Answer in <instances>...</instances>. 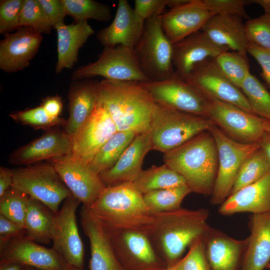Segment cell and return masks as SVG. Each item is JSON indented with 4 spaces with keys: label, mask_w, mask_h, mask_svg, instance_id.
I'll return each mask as SVG.
<instances>
[{
    "label": "cell",
    "mask_w": 270,
    "mask_h": 270,
    "mask_svg": "<svg viewBox=\"0 0 270 270\" xmlns=\"http://www.w3.org/2000/svg\"><path fill=\"white\" fill-rule=\"evenodd\" d=\"M153 222L148 234L156 252L168 267L182 258L187 248L202 237L210 228L206 208H180L152 214Z\"/></svg>",
    "instance_id": "cell-1"
},
{
    "label": "cell",
    "mask_w": 270,
    "mask_h": 270,
    "mask_svg": "<svg viewBox=\"0 0 270 270\" xmlns=\"http://www.w3.org/2000/svg\"><path fill=\"white\" fill-rule=\"evenodd\" d=\"M164 164L180 174L192 192L211 196L218 166L212 135L206 130L164 155Z\"/></svg>",
    "instance_id": "cell-2"
},
{
    "label": "cell",
    "mask_w": 270,
    "mask_h": 270,
    "mask_svg": "<svg viewBox=\"0 0 270 270\" xmlns=\"http://www.w3.org/2000/svg\"><path fill=\"white\" fill-rule=\"evenodd\" d=\"M98 100L118 131L137 134L149 130L154 102L140 82L104 79L99 83Z\"/></svg>",
    "instance_id": "cell-3"
},
{
    "label": "cell",
    "mask_w": 270,
    "mask_h": 270,
    "mask_svg": "<svg viewBox=\"0 0 270 270\" xmlns=\"http://www.w3.org/2000/svg\"><path fill=\"white\" fill-rule=\"evenodd\" d=\"M106 230H133L148 234L153 216L132 182L106 187L89 208Z\"/></svg>",
    "instance_id": "cell-4"
},
{
    "label": "cell",
    "mask_w": 270,
    "mask_h": 270,
    "mask_svg": "<svg viewBox=\"0 0 270 270\" xmlns=\"http://www.w3.org/2000/svg\"><path fill=\"white\" fill-rule=\"evenodd\" d=\"M214 124L207 117L154 102L149 129L153 150L166 153L208 130Z\"/></svg>",
    "instance_id": "cell-5"
},
{
    "label": "cell",
    "mask_w": 270,
    "mask_h": 270,
    "mask_svg": "<svg viewBox=\"0 0 270 270\" xmlns=\"http://www.w3.org/2000/svg\"><path fill=\"white\" fill-rule=\"evenodd\" d=\"M134 50L142 70L150 80H163L175 74L172 44L162 28L160 15H154L146 20Z\"/></svg>",
    "instance_id": "cell-6"
},
{
    "label": "cell",
    "mask_w": 270,
    "mask_h": 270,
    "mask_svg": "<svg viewBox=\"0 0 270 270\" xmlns=\"http://www.w3.org/2000/svg\"><path fill=\"white\" fill-rule=\"evenodd\" d=\"M12 186L40 202L54 214L72 194L50 163L38 164L13 170Z\"/></svg>",
    "instance_id": "cell-7"
},
{
    "label": "cell",
    "mask_w": 270,
    "mask_h": 270,
    "mask_svg": "<svg viewBox=\"0 0 270 270\" xmlns=\"http://www.w3.org/2000/svg\"><path fill=\"white\" fill-rule=\"evenodd\" d=\"M208 131L216 144L218 166L210 203L220 205L230 195L236 178L244 162L260 148L258 144H244L234 140L216 124Z\"/></svg>",
    "instance_id": "cell-8"
},
{
    "label": "cell",
    "mask_w": 270,
    "mask_h": 270,
    "mask_svg": "<svg viewBox=\"0 0 270 270\" xmlns=\"http://www.w3.org/2000/svg\"><path fill=\"white\" fill-rule=\"evenodd\" d=\"M208 100L207 117L234 140L258 144L264 134H270V120L226 102Z\"/></svg>",
    "instance_id": "cell-9"
},
{
    "label": "cell",
    "mask_w": 270,
    "mask_h": 270,
    "mask_svg": "<svg viewBox=\"0 0 270 270\" xmlns=\"http://www.w3.org/2000/svg\"><path fill=\"white\" fill-rule=\"evenodd\" d=\"M96 76L113 80H150L140 68L134 48L122 45L104 47L96 61L78 68L72 78L78 80Z\"/></svg>",
    "instance_id": "cell-10"
},
{
    "label": "cell",
    "mask_w": 270,
    "mask_h": 270,
    "mask_svg": "<svg viewBox=\"0 0 270 270\" xmlns=\"http://www.w3.org/2000/svg\"><path fill=\"white\" fill-rule=\"evenodd\" d=\"M106 231L124 270H164L168 268L146 233L133 230Z\"/></svg>",
    "instance_id": "cell-11"
},
{
    "label": "cell",
    "mask_w": 270,
    "mask_h": 270,
    "mask_svg": "<svg viewBox=\"0 0 270 270\" xmlns=\"http://www.w3.org/2000/svg\"><path fill=\"white\" fill-rule=\"evenodd\" d=\"M182 80L208 100L226 102L252 113L242 92L224 76L214 58L196 64Z\"/></svg>",
    "instance_id": "cell-12"
},
{
    "label": "cell",
    "mask_w": 270,
    "mask_h": 270,
    "mask_svg": "<svg viewBox=\"0 0 270 270\" xmlns=\"http://www.w3.org/2000/svg\"><path fill=\"white\" fill-rule=\"evenodd\" d=\"M80 202L71 194L62 208L54 214L52 242V248L70 266L84 270V250L76 218V210Z\"/></svg>",
    "instance_id": "cell-13"
},
{
    "label": "cell",
    "mask_w": 270,
    "mask_h": 270,
    "mask_svg": "<svg viewBox=\"0 0 270 270\" xmlns=\"http://www.w3.org/2000/svg\"><path fill=\"white\" fill-rule=\"evenodd\" d=\"M140 82L154 102L180 111L207 117L208 99L176 72L170 78L163 80Z\"/></svg>",
    "instance_id": "cell-14"
},
{
    "label": "cell",
    "mask_w": 270,
    "mask_h": 270,
    "mask_svg": "<svg viewBox=\"0 0 270 270\" xmlns=\"http://www.w3.org/2000/svg\"><path fill=\"white\" fill-rule=\"evenodd\" d=\"M48 162L72 194L88 208H90L107 187L99 174L88 164L73 158L70 154Z\"/></svg>",
    "instance_id": "cell-15"
},
{
    "label": "cell",
    "mask_w": 270,
    "mask_h": 270,
    "mask_svg": "<svg viewBox=\"0 0 270 270\" xmlns=\"http://www.w3.org/2000/svg\"><path fill=\"white\" fill-rule=\"evenodd\" d=\"M117 131L109 113L98 100L90 118L72 137L70 155L89 165L102 146Z\"/></svg>",
    "instance_id": "cell-16"
},
{
    "label": "cell",
    "mask_w": 270,
    "mask_h": 270,
    "mask_svg": "<svg viewBox=\"0 0 270 270\" xmlns=\"http://www.w3.org/2000/svg\"><path fill=\"white\" fill-rule=\"evenodd\" d=\"M16 262L38 270H66L69 266L56 250L46 248L26 235L0 246V263Z\"/></svg>",
    "instance_id": "cell-17"
},
{
    "label": "cell",
    "mask_w": 270,
    "mask_h": 270,
    "mask_svg": "<svg viewBox=\"0 0 270 270\" xmlns=\"http://www.w3.org/2000/svg\"><path fill=\"white\" fill-rule=\"evenodd\" d=\"M42 36L30 26L19 27L7 33L0 42V68L6 72H16L27 67L38 50Z\"/></svg>",
    "instance_id": "cell-18"
},
{
    "label": "cell",
    "mask_w": 270,
    "mask_h": 270,
    "mask_svg": "<svg viewBox=\"0 0 270 270\" xmlns=\"http://www.w3.org/2000/svg\"><path fill=\"white\" fill-rule=\"evenodd\" d=\"M72 137L64 130L52 128L28 144L18 148L10 155L9 162L14 165L29 166L44 160L70 154Z\"/></svg>",
    "instance_id": "cell-19"
},
{
    "label": "cell",
    "mask_w": 270,
    "mask_h": 270,
    "mask_svg": "<svg viewBox=\"0 0 270 270\" xmlns=\"http://www.w3.org/2000/svg\"><path fill=\"white\" fill-rule=\"evenodd\" d=\"M214 16L202 0H190L160 14V20L165 35L174 44L200 30Z\"/></svg>",
    "instance_id": "cell-20"
},
{
    "label": "cell",
    "mask_w": 270,
    "mask_h": 270,
    "mask_svg": "<svg viewBox=\"0 0 270 270\" xmlns=\"http://www.w3.org/2000/svg\"><path fill=\"white\" fill-rule=\"evenodd\" d=\"M152 150L150 130L137 134L116 164L100 174V177L107 187L133 182L143 170L144 156Z\"/></svg>",
    "instance_id": "cell-21"
},
{
    "label": "cell",
    "mask_w": 270,
    "mask_h": 270,
    "mask_svg": "<svg viewBox=\"0 0 270 270\" xmlns=\"http://www.w3.org/2000/svg\"><path fill=\"white\" fill-rule=\"evenodd\" d=\"M230 49L212 41L199 30L172 44V64L176 74L182 79L196 64L209 58H214Z\"/></svg>",
    "instance_id": "cell-22"
},
{
    "label": "cell",
    "mask_w": 270,
    "mask_h": 270,
    "mask_svg": "<svg viewBox=\"0 0 270 270\" xmlns=\"http://www.w3.org/2000/svg\"><path fill=\"white\" fill-rule=\"evenodd\" d=\"M80 217L84 232L90 244V270H124L116 256L108 234L100 220L84 206Z\"/></svg>",
    "instance_id": "cell-23"
},
{
    "label": "cell",
    "mask_w": 270,
    "mask_h": 270,
    "mask_svg": "<svg viewBox=\"0 0 270 270\" xmlns=\"http://www.w3.org/2000/svg\"><path fill=\"white\" fill-rule=\"evenodd\" d=\"M146 20L138 16L126 0H119L112 23L97 34L104 47L118 45L134 48L144 31Z\"/></svg>",
    "instance_id": "cell-24"
},
{
    "label": "cell",
    "mask_w": 270,
    "mask_h": 270,
    "mask_svg": "<svg viewBox=\"0 0 270 270\" xmlns=\"http://www.w3.org/2000/svg\"><path fill=\"white\" fill-rule=\"evenodd\" d=\"M211 270H240L246 239L234 238L210 226L202 236Z\"/></svg>",
    "instance_id": "cell-25"
},
{
    "label": "cell",
    "mask_w": 270,
    "mask_h": 270,
    "mask_svg": "<svg viewBox=\"0 0 270 270\" xmlns=\"http://www.w3.org/2000/svg\"><path fill=\"white\" fill-rule=\"evenodd\" d=\"M218 212L224 216L240 212L261 214L270 212V172L230 194L220 206Z\"/></svg>",
    "instance_id": "cell-26"
},
{
    "label": "cell",
    "mask_w": 270,
    "mask_h": 270,
    "mask_svg": "<svg viewBox=\"0 0 270 270\" xmlns=\"http://www.w3.org/2000/svg\"><path fill=\"white\" fill-rule=\"evenodd\" d=\"M240 270H264L270 262V212L252 214Z\"/></svg>",
    "instance_id": "cell-27"
},
{
    "label": "cell",
    "mask_w": 270,
    "mask_h": 270,
    "mask_svg": "<svg viewBox=\"0 0 270 270\" xmlns=\"http://www.w3.org/2000/svg\"><path fill=\"white\" fill-rule=\"evenodd\" d=\"M99 83L87 80L72 86L69 94V116L64 131L73 137L88 120L98 100Z\"/></svg>",
    "instance_id": "cell-28"
},
{
    "label": "cell",
    "mask_w": 270,
    "mask_h": 270,
    "mask_svg": "<svg viewBox=\"0 0 270 270\" xmlns=\"http://www.w3.org/2000/svg\"><path fill=\"white\" fill-rule=\"evenodd\" d=\"M57 32L58 61L56 72L71 68L78 60L79 50L94 33L87 20L70 24H60L54 28Z\"/></svg>",
    "instance_id": "cell-29"
},
{
    "label": "cell",
    "mask_w": 270,
    "mask_h": 270,
    "mask_svg": "<svg viewBox=\"0 0 270 270\" xmlns=\"http://www.w3.org/2000/svg\"><path fill=\"white\" fill-rule=\"evenodd\" d=\"M242 18L237 16L214 15L201 30L216 44L227 47L248 58V42Z\"/></svg>",
    "instance_id": "cell-30"
},
{
    "label": "cell",
    "mask_w": 270,
    "mask_h": 270,
    "mask_svg": "<svg viewBox=\"0 0 270 270\" xmlns=\"http://www.w3.org/2000/svg\"><path fill=\"white\" fill-rule=\"evenodd\" d=\"M55 214L40 202L29 196L24 228L26 236L37 243L52 241Z\"/></svg>",
    "instance_id": "cell-31"
},
{
    "label": "cell",
    "mask_w": 270,
    "mask_h": 270,
    "mask_svg": "<svg viewBox=\"0 0 270 270\" xmlns=\"http://www.w3.org/2000/svg\"><path fill=\"white\" fill-rule=\"evenodd\" d=\"M132 183L142 194L152 190L186 185L184 178L165 164L143 170Z\"/></svg>",
    "instance_id": "cell-32"
},
{
    "label": "cell",
    "mask_w": 270,
    "mask_h": 270,
    "mask_svg": "<svg viewBox=\"0 0 270 270\" xmlns=\"http://www.w3.org/2000/svg\"><path fill=\"white\" fill-rule=\"evenodd\" d=\"M136 135L132 132L117 131L100 149L89 164L90 168L99 174L113 166Z\"/></svg>",
    "instance_id": "cell-33"
},
{
    "label": "cell",
    "mask_w": 270,
    "mask_h": 270,
    "mask_svg": "<svg viewBox=\"0 0 270 270\" xmlns=\"http://www.w3.org/2000/svg\"><path fill=\"white\" fill-rule=\"evenodd\" d=\"M192 191L187 185L152 190L142 194L145 204L152 214L178 209Z\"/></svg>",
    "instance_id": "cell-34"
},
{
    "label": "cell",
    "mask_w": 270,
    "mask_h": 270,
    "mask_svg": "<svg viewBox=\"0 0 270 270\" xmlns=\"http://www.w3.org/2000/svg\"><path fill=\"white\" fill-rule=\"evenodd\" d=\"M270 172V164L259 148L248 156L242 164L230 195L256 182Z\"/></svg>",
    "instance_id": "cell-35"
},
{
    "label": "cell",
    "mask_w": 270,
    "mask_h": 270,
    "mask_svg": "<svg viewBox=\"0 0 270 270\" xmlns=\"http://www.w3.org/2000/svg\"><path fill=\"white\" fill-rule=\"evenodd\" d=\"M66 15L78 22L93 19L108 21L112 17L108 6L93 0H62Z\"/></svg>",
    "instance_id": "cell-36"
},
{
    "label": "cell",
    "mask_w": 270,
    "mask_h": 270,
    "mask_svg": "<svg viewBox=\"0 0 270 270\" xmlns=\"http://www.w3.org/2000/svg\"><path fill=\"white\" fill-rule=\"evenodd\" d=\"M240 90L246 96L252 112L270 120V93L259 80L250 72Z\"/></svg>",
    "instance_id": "cell-37"
},
{
    "label": "cell",
    "mask_w": 270,
    "mask_h": 270,
    "mask_svg": "<svg viewBox=\"0 0 270 270\" xmlns=\"http://www.w3.org/2000/svg\"><path fill=\"white\" fill-rule=\"evenodd\" d=\"M224 76L235 86H240L250 73L248 58L236 52H224L214 58Z\"/></svg>",
    "instance_id": "cell-38"
},
{
    "label": "cell",
    "mask_w": 270,
    "mask_h": 270,
    "mask_svg": "<svg viewBox=\"0 0 270 270\" xmlns=\"http://www.w3.org/2000/svg\"><path fill=\"white\" fill-rule=\"evenodd\" d=\"M28 197L12 186L0 198V214L24 228Z\"/></svg>",
    "instance_id": "cell-39"
},
{
    "label": "cell",
    "mask_w": 270,
    "mask_h": 270,
    "mask_svg": "<svg viewBox=\"0 0 270 270\" xmlns=\"http://www.w3.org/2000/svg\"><path fill=\"white\" fill-rule=\"evenodd\" d=\"M10 116L17 122L29 126L35 130L43 129L46 131L54 126H64L66 122L60 117L54 118L50 116L41 106L13 112Z\"/></svg>",
    "instance_id": "cell-40"
},
{
    "label": "cell",
    "mask_w": 270,
    "mask_h": 270,
    "mask_svg": "<svg viewBox=\"0 0 270 270\" xmlns=\"http://www.w3.org/2000/svg\"><path fill=\"white\" fill-rule=\"evenodd\" d=\"M20 26H30L42 34H49L53 28L38 0H24Z\"/></svg>",
    "instance_id": "cell-41"
},
{
    "label": "cell",
    "mask_w": 270,
    "mask_h": 270,
    "mask_svg": "<svg viewBox=\"0 0 270 270\" xmlns=\"http://www.w3.org/2000/svg\"><path fill=\"white\" fill-rule=\"evenodd\" d=\"M244 30L248 43L270 50V14L249 18L244 24Z\"/></svg>",
    "instance_id": "cell-42"
},
{
    "label": "cell",
    "mask_w": 270,
    "mask_h": 270,
    "mask_svg": "<svg viewBox=\"0 0 270 270\" xmlns=\"http://www.w3.org/2000/svg\"><path fill=\"white\" fill-rule=\"evenodd\" d=\"M202 236L195 240L188 247L186 254L173 266L178 270H211Z\"/></svg>",
    "instance_id": "cell-43"
},
{
    "label": "cell",
    "mask_w": 270,
    "mask_h": 270,
    "mask_svg": "<svg viewBox=\"0 0 270 270\" xmlns=\"http://www.w3.org/2000/svg\"><path fill=\"white\" fill-rule=\"evenodd\" d=\"M24 0H2L0 2V33L6 34L20 26Z\"/></svg>",
    "instance_id": "cell-44"
},
{
    "label": "cell",
    "mask_w": 270,
    "mask_h": 270,
    "mask_svg": "<svg viewBox=\"0 0 270 270\" xmlns=\"http://www.w3.org/2000/svg\"><path fill=\"white\" fill-rule=\"evenodd\" d=\"M202 2L214 15L237 16L250 18L246 11L245 6L251 4L248 0H202Z\"/></svg>",
    "instance_id": "cell-45"
},
{
    "label": "cell",
    "mask_w": 270,
    "mask_h": 270,
    "mask_svg": "<svg viewBox=\"0 0 270 270\" xmlns=\"http://www.w3.org/2000/svg\"><path fill=\"white\" fill-rule=\"evenodd\" d=\"M168 3V0H135L134 9L138 16L146 20L154 15L162 14Z\"/></svg>",
    "instance_id": "cell-46"
},
{
    "label": "cell",
    "mask_w": 270,
    "mask_h": 270,
    "mask_svg": "<svg viewBox=\"0 0 270 270\" xmlns=\"http://www.w3.org/2000/svg\"><path fill=\"white\" fill-rule=\"evenodd\" d=\"M52 26L64 23L66 15L62 0H38Z\"/></svg>",
    "instance_id": "cell-47"
},
{
    "label": "cell",
    "mask_w": 270,
    "mask_h": 270,
    "mask_svg": "<svg viewBox=\"0 0 270 270\" xmlns=\"http://www.w3.org/2000/svg\"><path fill=\"white\" fill-rule=\"evenodd\" d=\"M247 53L260 66L262 69L260 75L270 88V50L248 43Z\"/></svg>",
    "instance_id": "cell-48"
},
{
    "label": "cell",
    "mask_w": 270,
    "mask_h": 270,
    "mask_svg": "<svg viewBox=\"0 0 270 270\" xmlns=\"http://www.w3.org/2000/svg\"><path fill=\"white\" fill-rule=\"evenodd\" d=\"M24 235L26 230L23 226L0 214V246Z\"/></svg>",
    "instance_id": "cell-49"
},
{
    "label": "cell",
    "mask_w": 270,
    "mask_h": 270,
    "mask_svg": "<svg viewBox=\"0 0 270 270\" xmlns=\"http://www.w3.org/2000/svg\"><path fill=\"white\" fill-rule=\"evenodd\" d=\"M40 106L50 116L54 118H60L63 108L62 98L57 95L43 99Z\"/></svg>",
    "instance_id": "cell-50"
},
{
    "label": "cell",
    "mask_w": 270,
    "mask_h": 270,
    "mask_svg": "<svg viewBox=\"0 0 270 270\" xmlns=\"http://www.w3.org/2000/svg\"><path fill=\"white\" fill-rule=\"evenodd\" d=\"M13 170L0 166V198L12 186L13 183Z\"/></svg>",
    "instance_id": "cell-51"
},
{
    "label": "cell",
    "mask_w": 270,
    "mask_h": 270,
    "mask_svg": "<svg viewBox=\"0 0 270 270\" xmlns=\"http://www.w3.org/2000/svg\"><path fill=\"white\" fill-rule=\"evenodd\" d=\"M258 144L260 148L270 164V134H266L262 137Z\"/></svg>",
    "instance_id": "cell-52"
},
{
    "label": "cell",
    "mask_w": 270,
    "mask_h": 270,
    "mask_svg": "<svg viewBox=\"0 0 270 270\" xmlns=\"http://www.w3.org/2000/svg\"><path fill=\"white\" fill-rule=\"evenodd\" d=\"M26 266L16 262L0 263V270H24Z\"/></svg>",
    "instance_id": "cell-53"
},
{
    "label": "cell",
    "mask_w": 270,
    "mask_h": 270,
    "mask_svg": "<svg viewBox=\"0 0 270 270\" xmlns=\"http://www.w3.org/2000/svg\"><path fill=\"white\" fill-rule=\"evenodd\" d=\"M251 4H258L263 8L264 14H270V0H252Z\"/></svg>",
    "instance_id": "cell-54"
},
{
    "label": "cell",
    "mask_w": 270,
    "mask_h": 270,
    "mask_svg": "<svg viewBox=\"0 0 270 270\" xmlns=\"http://www.w3.org/2000/svg\"><path fill=\"white\" fill-rule=\"evenodd\" d=\"M190 0H168L167 6L172 9L188 3Z\"/></svg>",
    "instance_id": "cell-55"
},
{
    "label": "cell",
    "mask_w": 270,
    "mask_h": 270,
    "mask_svg": "<svg viewBox=\"0 0 270 270\" xmlns=\"http://www.w3.org/2000/svg\"><path fill=\"white\" fill-rule=\"evenodd\" d=\"M66 270H84L69 266Z\"/></svg>",
    "instance_id": "cell-56"
},
{
    "label": "cell",
    "mask_w": 270,
    "mask_h": 270,
    "mask_svg": "<svg viewBox=\"0 0 270 270\" xmlns=\"http://www.w3.org/2000/svg\"><path fill=\"white\" fill-rule=\"evenodd\" d=\"M164 270H178L174 266L166 268Z\"/></svg>",
    "instance_id": "cell-57"
},
{
    "label": "cell",
    "mask_w": 270,
    "mask_h": 270,
    "mask_svg": "<svg viewBox=\"0 0 270 270\" xmlns=\"http://www.w3.org/2000/svg\"><path fill=\"white\" fill-rule=\"evenodd\" d=\"M24 270H38L34 268L30 267V266H26Z\"/></svg>",
    "instance_id": "cell-58"
},
{
    "label": "cell",
    "mask_w": 270,
    "mask_h": 270,
    "mask_svg": "<svg viewBox=\"0 0 270 270\" xmlns=\"http://www.w3.org/2000/svg\"><path fill=\"white\" fill-rule=\"evenodd\" d=\"M266 268L270 270V262H269V263L267 264V266H266Z\"/></svg>",
    "instance_id": "cell-59"
}]
</instances>
